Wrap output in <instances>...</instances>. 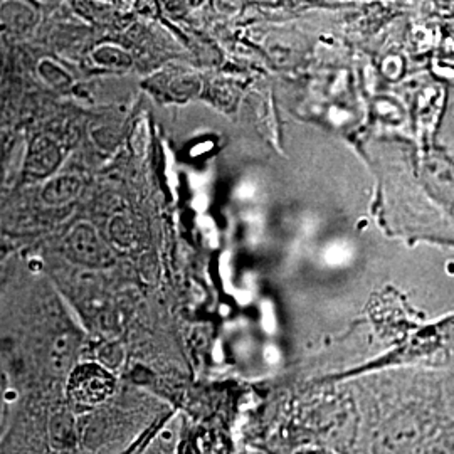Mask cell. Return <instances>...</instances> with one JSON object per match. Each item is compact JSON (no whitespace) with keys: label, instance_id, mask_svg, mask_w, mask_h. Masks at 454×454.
I'll return each mask as SVG.
<instances>
[{"label":"cell","instance_id":"8fae6325","mask_svg":"<svg viewBox=\"0 0 454 454\" xmlns=\"http://www.w3.org/2000/svg\"><path fill=\"white\" fill-rule=\"evenodd\" d=\"M4 394H2V390H0V422H2V418H4Z\"/></svg>","mask_w":454,"mask_h":454},{"label":"cell","instance_id":"5b68a950","mask_svg":"<svg viewBox=\"0 0 454 454\" xmlns=\"http://www.w3.org/2000/svg\"><path fill=\"white\" fill-rule=\"evenodd\" d=\"M78 192H80V180L73 176H61V177L49 180L41 192V199L48 206H61L69 202L73 197H76Z\"/></svg>","mask_w":454,"mask_h":454},{"label":"cell","instance_id":"8992f818","mask_svg":"<svg viewBox=\"0 0 454 454\" xmlns=\"http://www.w3.org/2000/svg\"><path fill=\"white\" fill-rule=\"evenodd\" d=\"M56 160H58V155L52 144H49V140H37L34 142L27 157V170L33 176H39V177L46 176L56 165Z\"/></svg>","mask_w":454,"mask_h":454},{"label":"cell","instance_id":"6da1fadb","mask_svg":"<svg viewBox=\"0 0 454 454\" xmlns=\"http://www.w3.org/2000/svg\"><path fill=\"white\" fill-rule=\"evenodd\" d=\"M114 373L105 365L88 362L74 365L67 375V399L76 409H91L110 399L114 392Z\"/></svg>","mask_w":454,"mask_h":454},{"label":"cell","instance_id":"30bf717a","mask_svg":"<svg viewBox=\"0 0 454 454\" xmlns=\"http://www.w3.org/2000/svg\"><path fill=\"white\" fill-rule=\"evenodd\" d=\"M298 454H335L326 451V450H307V451H300Z\"/></svg>","mask_w":454,"mask_h":454},{"label":"cell","instance_id":"52a82bcc","mask_svg":"<svg viewBox=\"0 0 454 454\" xmlns=\"http://www.w3.org/2000/svg\"><path fill=\"white\" fill-rule=\"evenodd\" d=\"M33 19L31 11L24 4H7L2 9V20L5 26L14 29H24Z\"/></svg>","mask_w":454,"mask_h":454},{"label":"cell","instance_id":"7a4b0ae2","mask_svg":"<svg viewBox=\"0 0 454 454\" xmlns=\"http://www.w3.org/2000/svg\"><path fill=\"white\" fill-rule=\"evenodd\" d=\"M65 253L69 260L80 264L98 266L106 258V247L97 231L90 224H78L65 239Z\"/></svg>","mask_w":454,"mask_h":454},{"label":"cell","instance_id":"277c9868","mask_svg":"<svg viewBox=\"0 0 454 454\" xmlns=\"http://www.w3.org/2000/svg\"><path fill=\"white\" fill-rule=\"evenodd\" d=\"M78 339L73 333H63L56 337L48 352V364L51 372L56 375H69L74 369L73 360L76 357Z\"/></svg>","mask_w":454,"mask_h":454},{"label":"cell","instance_id":"9c48e42d","mask_svg":"<svg viewBox=\"0 0 454 454\" xmlns=\"http://www.w3.org/2000/svg\"><path fill=\"white\" fill-rule=\"evenodd\" d=\"M11 254H12V246L0 241V266H2V264H5V262L9 261Z\"/></svg>","mask_w":454,"mask_h":454},{"label":"cell","instance_id":"3957f363","mask_svg":"<svg viewBox=\"0 0 454 454\" xmlns=\"http://www.w3.org/2000/svg\"><path fill=\"white\" fill-rule=\"evenodd\" d=\"M49 444L56 451H69L76 444V421H74V411L59 409L56 411L48 426Z\"/></svg>","mask_w":454,"mask_h":454},{"label":"cell","instance_id":"ba28073f","mask_svg":"<svg viewBox=\"0 0 454 454\" xmlns=\"http://www.w3.org/2000/svg\"><path fill=\"white\" fill-rule=\"evenodd\" d=\"M12 275H14V266L11 261H7L5 264L0 266V296H2V293L5 292L7 285L11 283Z\"/></svg>","mask_w":454,"mask_h":454}]
</instances>
